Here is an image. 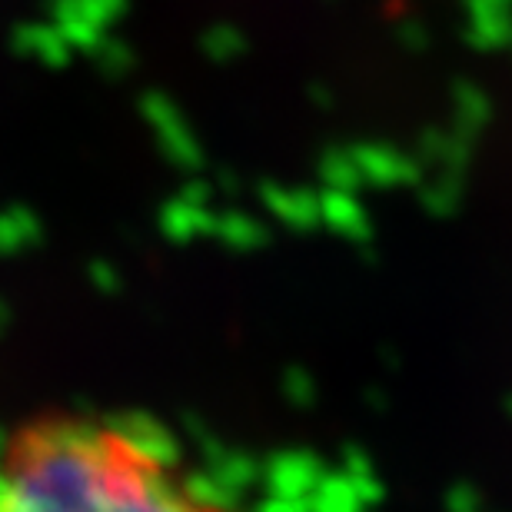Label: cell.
Returning <instances> with one entry per match:
<instances>
[{
	"label": "cell",
	"instance_id": "obj_1",
	"mask_svg": "<svg viewBox=\"0 0 512 512\" xmlns=\"http://www.w3.org/2000/svg\"><path fill=\"white\" fill-rule=\"evenodd\" d=\"M0 512H240L157 426L47 409L0 439Z\"/></svg>",
	"mask_w": 512,
	"mask_h": 512
}]
</instances>
